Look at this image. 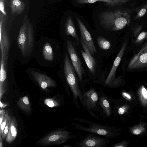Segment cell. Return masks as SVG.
I'll return each mask as SVG.
<instances>
[{
  "instance_id": "6da1fadb",
  "label": "cell",
  "mask_w": 147,
  "mask_h": 147,
  "mask_svg": "<svg viewBox=\"0 0 147 147\" xmlns=\"http://www.w3.org/2000/svg\"><path fill=\"white\" fill-rule=\"evenodd\" d=\"M100 24L106 30L115 31L123 28L129 25L131 20V13L129 9L106 10L99 16Z\"/></svg>"
},
{
  "instance_id": "7a4b0ae2",
  "label": "cell",
  "mask_w": 147,
  "mask_h": 147,
  "mask_svg": "<svg viewBox=\"0 0 147 147\" xmlns=\"http://www.w3.org/2000/svg\"><path fill=\"white\" fill-rule=\"evenodd\" d=\"M64 69L66 80L73 95L71 103L76 108L80 109L78 99L82 106L83 104L82 91L78 85L75 70L66 53L64 57Z\"/></svg>"
},
{
  "instance_id": "3957f363",
  "label": "cell",
  "mask_w": 147,
  "mask_h": 147,
  "mask_svg": "<svg viewBox=\"0 0 147 147\" xmlns=\"http://www.w3.org/2000/svg\"><path fill=\"white\" fill-rule=\"evenodd\" d=\"M17 44L24 57L30 55L34 47V30L32 24L26 16L20 30Z\"/></svg>"
},
{
  "instance_id": "277c9868",
  "label": "cell",
  "mask_w": 147,
  "mask_h": 147,
  "mask_svg": "<svg viewBox=\"0 0 147 147\" xmlns=\"http://www.w3.org/2000/svg\"><path fill=\"white\" fill-rule=\"evenodd\" d=\"M71 118L73 120L84 123L87 125L88 126H85L71 121V124L78 130L88 132L107 138H114L117 135L116 129L114 126L103 125L80 117H72Z\"/></svg>"
},
{
  "instance_id": "5b68a950",
  "label": "cell",
  "mask_w": 147,
  "mask_h": 147,
  "mask_svg": "<svg viewBox=\"0 0 147 147\" xmlns=\"http://www.w3.org/2000/svg\"><path fill=\"white\" fill-rule=\"evenodd\" d=\"M67 127L60 128L45 136L38 143L44 146L59 145L65 143L69 140L77 137L67 130Z\"/></svg>"
},
{
  "instance_id": "8992f818",
  "label": "cell",
  "mask_w": 147,
  "mask_h": 147,
  "mask_svg": "<svg viewBox=\"0 0 147 147\" xmlns=\"http://www.w3.org/2000/svg\"><path fill=\"white\" fill-rule=\"evenodd\" d=\"M83 104L82 107L93 117L100 120V118L94 112L100 111L98 104V94L93 87H90L88 90L82 92Z\"/></svg>"
},
{
  "instance_id": "52a82bcc",
  "label": "cell",
  "mask_w": 147,
  "mask_h": 147,
  "mask_svg": "<svg viewBox=\"0 0 147 147\" xmlns=\"http://www.w3.org/2000/svg\"><path fill=\"white\" fill-rule=\"evenodd\" d=\"M94 134L86 135L80 141L75 143L76 147H107L110 141L107 138Z\"/></svg>"
},
{
  "instance_id": "ba28073f",
  "label": "cell",
  "mask_w": 147,
  "mask_h": 147,
  "mask_svg": "<svg viewBox=\"0 0 147 147\" xmlns=\"http://www.w3.org/2000/svg\"><path fill=\"white\" fill-rule=\"evenodd\" d=\"M67 47L72 64L80 81L82 82L84 71L80 57L73 43L69 40L67 41Z\"/></svg>"
},
{
  "instance_id": "9c48e42d",
  "label": "cell",
  "mask_w": 147,
  "mask_h": 147,
  "mask_svg": "<svg viewBox=\"0 0 147 147\" xmlns=\"http://www.w3.org/2000/svg\"><path fill=\"white\" fill-rule=\"evenodd\" d=\"M127 40L124 42L121 49L115 59L111 70L105 81L104 87L112 88L115 85L117 79L115 78L117 69L119 65L126 48Z\"/></svg>"
},
{
  "instance_id": "30bf717a",
  "label": "cell",
  "mask_w": 147,
  "mask_h": 147,
  "mask_svg": "<svg viewBox=\"0 0 147 147\" xmlns=\"http://www.w3.org/2000/svg\"><path fill=\"white\" fill-rule=\"evenodd\" d=\"M0 45L1 57L8 58L9 49V38L5 27L4 16L0 12Z\"/></svg>"
},
{
  "instance_id": "8fae6325",
  "label": "cell",
  "mask_w": 147,
  "mask_h": 147,
  "mask_svg": "<svg viewBox=\"0 0 147 147\" xmlns=\"http://www.w3.org/2000/svg\"><path fill=\"white\" fill-rule=\"evenodd\" d=\"M147 67V42L143 45L138 53L130 61L128 68L129 69H132Z\"/></svg>"
},
{
  "instance_id": "7c38bea8",
  "label": "cell",
  "mask_w": 147,
  "mask_h": 147,
  "mask_svg": "<svg viewBox=\"0 0 147 147\" xmlns=\"http://www.w3.org/2000/svg\"><path fill=\"white\" fill-rule=\"evenodd\" d=\"M80 31L81 40L88 49L91 55L96 53V51L91 36L80 19L76 18Z\"/></svg>"
},
{
  "instance_id": "4fadbf2b",
  "label": "cell",
  "mask_w": 147,
  "mask_h": 147,
  "mask_svg": "<svg viewBox=\"0 0 147 147\" xmlns=\"http://www.w3.org/2000/svg\"><path fill=\"white\" fill-rule=\"evenodd\" d=\"M98 104L100 108V115L104 119L110 118L112 114L110 102L107 96L100 90L98 92Z\"/></svg>"
},
{
  "instance_id": "5bb4252c",
  "label": "cell",
  "mask_w": 147,
  "mask_h": 147,
  "mask_svg": "<svg viewBox=\"0 0 147 147\" xmlns=\"http://www.w3.org/2000/svg\"><path fill=\"white\" fill-rule=\"evenodd\" d=\"M30 73L34 79L43 89H45L48 87H55L56 86L55 82L47 75L34 71H31Z\"/></svg>"
},
{
  "instance_id": "9a60e30c",
  "label": "cell",
  "mask_w": 147,
  "mask_h": 147,
  "mask_svg": "<svg viewBox=\"0 0 147 147\" xmlns=\"http://www.w3.org/2000/svg\"><path fill=\"white\" fill-rule=\"evenodd\" d=\"M80 42L84 51L81 50L82 55L90 71L93 74L95 73L96 63L95 60L92 56L88 49L82 41Z\"/></svg>"
},
{
  "instance_id": "2e32d148",
  "label": "cell",
  "mask_w": 147,
  "mask_h": 147,
  "mask_svg": "<svg viewBox=\"0 0 147 147\" xmlns=\"http://www.w3.org/2000/svg\"><path fill=\"white\" fill-rule=\"evenodd\" d=\"M65 31L67 35L71 36L76 40H79L73 20L69 16L67 17L65 22Z\"/></svg>"
},
{
  "instance_id": "e0dca14e",
  "label": "cell",
  "mask_w": 147,
  "mask_h": 147,
  "mask_svg": "<svg viewBox=\"0 0 147 147\" xmlns=\"http://www.w3.org/2000/svg\"><path fill=\"white\" fill-rule=\"evenodd\" d=\"M17 123L14 117L11 118L8 133L6 136V140L7 142L11 143L16 138L17 135Z\"/></svg>"
},
{
  "instance_id": "ac0fdd59",
  "label": "cell",
  "mask_w": 147,
  "mask_h": 147,
  "mask_svg": "<svg viewBox=\"0 0 147 147\" xmlns=\"http://www.w3.org/2000/svg\"><path fill=\"white\" fill-rule=\"evenodd\" d=\"M25 3L21 0H11L10 7L13 14L21 13L25 7Z\"/></svg>"
},
{
  "instance_id": "d6986e66",
  "label": "cell",
  "mask_w": 147,
  "mask_h": 147,
  "mask_svg": "<svg viewBox=\"0 0 147 147\" xmlns=\"http://www.w3.org/2000/svg\"><path fill=\"white\" fill-rule=\"evenodd\" d=\"M42 53L44 59L49 61H52L54 58V54L51 45L47 42L45 44L43 48Z\"/></svg>"
},
{
  "instance_id": "ffe728a7",
  "label": "cell",
  "mask_w": 147,
  "mask_h": 147,
  "mask_svg": "<svg viewBox=\"0 0 147 147\" xmlns=\"http://www.w3.org/2000/svg\"><path fill=\"white\" fill-rule=\"evenodd\" d=\"M18 104L20 107L25 111L28 112L30 110V104L27 96L21 98L18 101Z\"/></svg>"
},
{
  "instance_id": "44dd1931",
  "label": "cell",
  "mask_w": 147,
  "mask_h": 147,
  "mask_svg": "<svg viewBox=\"0 0 147 147\" xmlns=\"http://www.w3.org/2000/svg\"><path fill=\"white\" fill-rule=\"evenodd\" d=\"M78 3L80 4L92 3L97 2H102L107 6L114 7L113 2L110 0H77Z\"/></svg>"
},
{
  "instance_id": "7402d4cb",
  "label": "cell",
  "mask_w": 147,
  "mask_h": 147,
  "mask_svg": "<svg viewBox=\"0 0 147 147\" xmlns=\"http://www.w3.org/2000/svg\"><path fill=\"white\" fill-rule=\"evenodd\" d=\"M97 41L99 46L101 49L107 50L110 48L111 46L110 42L105 38L98 36L97 38Z\"/></svg>"
},
{
  "instance_id": "603a6c76",
  "label": "cell",
  "mask_w": 147,
  "mask_h": 147,
  "mask_svg": "<svg viewBox=\"0 0 147 147\" xmlns=\"http://www.w3.org/2000/svg\"><path fill=\"white\" fill-rule=\"evenodd\" d=\"M147 13V3L138 9L134 17V19L136 20L143 17Z\"/></svg>"
},
{
  "instance_id": "cb8c5ba5",
  "label": "cell",
  "mask_w": 147,
  "mask_h": 147,
  "mask_svg": "<svg viewBox=\"0 0 147 147\" xmlns=\"http://www.w3.org/2000/svg\"><path fill=\"white\" fill-rule=\"evenodd\" d=\"M44 103L50 107L59 106L60 105L58 101L52 99H46L44 101Z\"/></svg>"
},
{
  "instance_id": "d4e9b609",
  "label": "cell",
  "mask_w": 147,
  "mask_h": 147,
  "mask_svg": "<svg viewBox=\"0 0 147 147\" xmlns=\"http://www.w3.org/2000/svg\"><path fill=\"white\" fill-rule=\"evenodd\" d=\"M147 38V31H143L140 33L135 41V42L138 43L142 42Z\"/></svg>"
},
{
  "instance_id": "484cf974",
  "label": "cell",
  "mask_w": 147,
  "mask_h": 147,
  "mask_svg": "<svg viewBox=\"0 0 147 147\" xmlns=\"http://www.w3.org/2000/svg\"><path fill=\"white\" fill-rule=\"evenodd\" d=\"M11 118V117L9 115L8 117L6 124L3 133L2 135V137L3 140L5 139L8 133Z\"/></svg>"
},
{
  "instance_id": "4316f807",
  "label": "cell",
  "mask_w": 147,
  "mask_h": 147,
  "mask_svg": "<svg viewBox=\"0 0 147 147\" xmlns=\"http://www.w3.org/2000/svg\"><path fill=\"white\" fill-rule=\"evenodd\" d=\"M8 116L9 115L8 113H7V112L6 113L0 125V132H1V135H3V133L6 124V123Z\"/></svg>"
},
{
  "instance_id": "83f0119b",
  "label": "cell",
  "mask_w": 147,
  "mask_h": 147,
  "mask_svg": "<svg viewBox=\"0 0 147 147\" xmlns=\"http://www.w3.org/2000/svg\"><path fill=\"white\" fill-rule=\"evenodd\" d=\"M111 1L114 5V7L120 6L126 3L131 1L134 0H110Z\"/></svg>"
},
{
  "instance_id": "f1b7e54d",
  "label": "cell",
  "mask_w": 147,
  "mask_h": 147,
  "mask_svg": "<svg viewBox=\"0 0 147 147\" xmlns=\"http://www.w3.org/2000/svg\"><path fill=\"white\" fill-rule=\"evenodd\" d=\"M142 27L141 25H136L132 28V30L134 32L135 36H136L141 30Z\"/></svg>"
},
{
  "instance_id": "f546056e",
  "label": "cell",
  "mask_w": 147,
  "mask_h": 147,
  "mask_svg": "<svg viewBox=\"0 0 147 147\" xmlns=\"http://www.w3.org/2000/svg\"><path fill=\"white\" fill-rule=\"evenodd\" d=\"M6 0H0V10L4 16H6V13L5 9V3Z\"/></svg>"
},
{
  "instance_id": "4dcf8cb0",
  "label": "cell",
  "mask_w": 147,
  "mask_h": 147,
  "mask_svg": "<svg viewBox=\"0 0 147 147\" xmlns=\"http://www.w3.org/2000/svg\"><path fill=\"white\" fill-rule=\"evenodd\" d=\"M5 112L4 110L0 111V124L1 125L4 117Z\"/></svg>"
},
{
  "instance_id": "1f68e13d",
  "label": "cell",
  "mask_w": 147,
  "mask_h": 147,
  "mask_svg": "<svg viewBox=\"0 0 147 147\" xmlns=\"http://www.w3.org/2000/svg\"><path fill=\"white\" fill-rule=\"evenodd\" d=\"M142 92L144 97L145 99H147V90L144 86L142 88Z\"/></svg>"
},
{
  "instance_id": "d6a6232c",
  "label": "cell",
  "mask_w": 147,
  "mask_h": 147,
  "mask_svg": "<svg viewBox=\"0 0 147 147\" xmlns=\"http://www.w3.org/2000/svg\"><path fill=\"white\" fill-rule=\"evenodd\" d=\"M125 110L123 107L119 108L117 110V113L120 115H123L124 113Z\"/></svg>"
},
{
  "instance_id": "836d02e7",
  "label": "cell",
  "mask_w": 147,
  "mask_h": 147,
  "mask_svg": "<svg viewBox=\"0 0 147 147\" xmlns=\"http://www.w3.org/2000/svg\"><path fill=\"white\" fill-rule=\"evenodd\" d=\"M141 130L139 128L135 129L133 131V133L135 135L140 134L141 132Z\"/></svg>"
},
{
  "instance_id": "e575fe53",
  "label": "cell",
  "mask_w": 147,
  "mask_h": 147,
  "mask_svg": "<svg viewBox=\"0 0 147 147\" xmlns=\"http://www.w3.org/2000/svg\"><path fill=\"white\" fill-rule=\"evenodd\" d=\"M122 94L123 96H125L128 99H130L131 98V96L129 94L127 93L123 92Z\"/></svg>"
},
{
  "instance_id": "d590c367",
  "label": "cell",
  "mask_w": 147,
  "mask_h": 147,
  "mask_svg": "<svg viewBox=\"0 0 147 147\" xmlns=\"http://www.w3.org/2000/svg\"><path fill=\"white\" fill-rule=\"evenodd\" d=\"M1 135H0V147H2L3 146L2 144V138L1 137Z\"/></svg>"
},
{
  "instance_id": "8d00e7d4",
  "label": "cell",
  "mask_w": 147,
  "mask_h": 147,
  "mask_svg": "<svg viewBox=\"0 0 147 147\" xmlns=\"http://www.w3.org/2000/svg\"><path fill=\"white\" fill-rule=\"evenodd\" d=\"M0 107H1V108L2 107V103L1 102H0Z\"/></svg>"
}]
</instances>
